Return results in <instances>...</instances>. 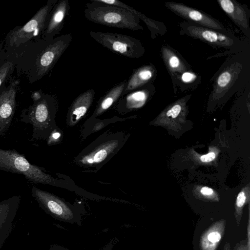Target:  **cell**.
<instances>
[{
    "label": "cell",
    "mask_w": 250,
    "mask_h": 250,
    "mask_svg": "<svg viewBox=\"0 0 250 250\" xmlns=\"http://www.w3.org/2000/svg\"><path fill=\"white\" fill-rule=\"evenodd\" d=\"M20 198L18 196H15L0 203V225L4 223L10 212L17 208Z\"/></svg>",
    "instance_id": "22"
},
{
    "label": "cell",
    "mask_w": 250,
    "mask_h": 250,
    "mask_svg": "<svg viewBox=\"0 0 250 250\" xmlns=\"http://www.w3.org/2000/svg\"><path fill=\"white\" fill-rule=\"evenodd\" d=\"M183 103L184 102H181V100H180V102L176 103L167 111V117L171 116L173 118H176L182 110Z\"/></svg>",
    "instance_id": "25"
},
{
    "label": "cell",
    "mask_w": 250,
    "mask_h": 250,
    "mask_svg": "<svg viewBox=\"0 0 250 250\" xmlns=\"http://www.w3.org/2000/svg\"><path fill=\"white\" fill-rule=\"evenodd\" d=\"M215 157V154L213 152H210L207 155L202 156L200 159L203 162H208L213 160Z\"/></svg>",
    "instance_id": "29"
},
{
    "label": "cell",
    "mask_w": 250,
    "mask_h": 250,
    "mask_svg": "<svg viewBox=\"0 0 250 250\" xmlns=\"http://www.w3.org/2000/svg\"><path fill=\"white\" fill-rule=\"evenodd\" d=\"M197 78V76L194 73L192 70L184 72L174 82L176 84L178 82H182L185 84H189L192 82H194Z\"/></svg>",
    "instance_id": "24"
},
{
    "label": "cell",
    "mask_w": 250,
    "mask_h": 250,
    "mask_svg": "<svg viewBox=\"0 0 250 250\" xmlns=\"http://www.w3.org/2000/svg\"><path fill=\"white\" fill-rule=\"evenodd\" d=\"M49 250H69L66 247L58 245H52Z\"/></svg>",
    "instance_id": "32"
},
{
    "label": "cell",
    "mask_w": 250,
    "mask_h": 250,
    "mask_svg": "<svg viewBox=\"0 0 250 250\" xmlns=\"http://www.w3.org/2000/svg\"><path fill=\"white\" fill-rule=\"evenodd\" d=\"M156 74V69L152 64L144 65L134 70L129 79L127 80L126 86L122 96L153 83Z\"/></svg>",
    "instance_id": "14"
},
{
    "label": "cell",
    "mask_w": 250,
    "mask_h": 250,
    "mask_svg": "<svg viewBox=\"0 0 250 250\" xmlns=\"http://www.w3.org/2000/svg\"><path fill=\"white\" fill-rule=\"evenodd\" d=\"M90 36L104 47L119 55L139 59L145 53L142 42L133 37L111 32L90 31Z\"/></svg>",
    "instance_id": "4"
},
{
    "label": "cell",
    "mask_w": 250,
    "mask_h": 250,
    "mask_svg": "<svg viewBox=\"0 0 250 250\" xmlns=\"http://www.w3.org/2000/svg\"><path fill=\"white\" fill-rule=\"evenodd\" d=\"M122 7L135 14L145 23L150 32L152 39L158 35L163 36L167 32V28L163 22L150 19L126 4H124Z\"/></svg>",
    "instance_id": "20"
},
{
    "label": "cell",
    "mask_w": 250,
    "mask_h": 250,
    "mask_svg": "<svg viewBox=\"0 0 250 250\" xmlns=\"http://www.w3.org/2000/svg\"><path fill=\"white\" fill-rule=\"evenodd\" d=\"M0 170L22 174L34 183L51 184L53 182L50 175L30 164L22 155L13 150L0 148Z\"/></svg>",
    "instance_id": "3"
},
{
    "label": "cell",
    "mask_w": 250,
    "mask_h": 250,
    "mask_svg": "<svg viewBox=\"0 0 250 250\" xmlns=\"http://www.w3.org/2000/svg\"><path fill=\"white\" fill-rule=\"evenodd\" d=\"M242 64L238 62H233L219 72L215 78L213 85L212 94L215 96L223 95L233 85L242 71Z\"/></svg>",
    "instance_id": "12"
},
{
    "label": "cell",
    "mask_w": 250,
    "mask_h": 250,
    "mask_svg": "<svg viewBox=\"0 0 250 250\" xmlns=\"http://www.w3.org/2000/svg\"><path fill=\"white\" fill-rule=\"evenodd\" d=\"M154 91L153 83H149L122 96L118 100L119 105L128 110L140 107L145 104Z\"/></svg>",
    "instance_id": "17"
},
{
    "label": "cell",
    "mask_w": 250,
    "mask_h": 250,
    "mask_svg": "<svg viewBox=\"0 0 250 250\" xmlns=\"http://www.w3.org/2000/svg\"><path fill=\"white\" fill-rule=\"evenodd\" d=\"M33 105L30 106L25 114L21 116V120L32 125L33 127V138H38L48 125L50 121L51 109L55 106V99L48 95L43 94L34 99Z\"/></svg>",
    "instance_id": "8"
},
{
    "label": "cell",
    "mask_w": 250,
    "mask_h": 250,
    "mask_svg": "<svg viewBox=\"0 0 250 250\" xmlns=\"http://www.w3.org/2000/svg\"><path fill=\"white\" fill-rule=\"evenodd\" d=\"M181 34L200 40L217 47L231 49L238 47L239 40L230 33H225L190 22L180 23Z\"/></svg>",
    "instance_id": "6"
},
{
    "label": "cell",
    "mask_w": 250,
    "mask_h": 250,
    "mask_svg": "<svg viewBox=\"0 0 250 250\" xmlns=\"http://www.w3.org/2000/svg\"><path fill=\"white\" fill-rule=\"evenodd\" d=\"M11 67V63L9 62H7L3 64L0 68V86H1L2 82L5 80L6 78L8 72Z\"/></svg>",
    "instance_id": "26"
},
{
    "label": "cell",
    "mask_w": 250,
    "mask_h": 250,
    "mask_svg": "<svg viewBox=\"0 0 250 250\" xmlns=\"http://www.w3.org/2000/svg\"><path fill=\"white\" fill-rule=\"evenodd\" d=\"M223 250H230V245L229 242L225 243Z\"/></svg>",
    "instance_id": "33"
},
{
    "label": "cell",
    "mask_w": 250,
    "mask_h": 250,
    "mask_svg": "<svg viewBox=\"0 0 250 250\" xmlns=\"http://www.w3.org/2000/svg\"><path fill=\"white\" fill-rule=\"evenodd\" d=\"M217 2L230 20L250 38V11L248 7L235 0H217Z\"/></svg>",
    "instance_id": "11"
},
{
    "label": "cell",
    "mask_w": 250,
    "mask_h": 250,
    "mask_svg": "<svg viewBox=\"0 0 250 250\" xmlns=\"http://www.w3.org/2000/svg\"><path fill=\"white\" fill-rule=\"evenodd\" d=\"M127 80L114 85L102 97L96 110V114H100L108 109L122 96L126 86Z\"/></svg>",
    "instance_id": "19"
},
{
    "label": "cell",
    "mask_w": 250,
    "mask_h": 250,
    "mask_svg": "<svg viewBox=\"0 0 250 250\" xmlns=\"http://www.w3.org/2000/svg\"><path fill=\"white\" fill-rule=\"evenodd\" d=\"M60 136V134L58 132H56L53 134L52 137L54 139H58Z\"/></svg>",
    "instance_id": "34"
},
{
    "label": "cell",
    "mask_w": 250,
    "mask_h": 250,
    "mask_svg": "<svg viewBox=\"0 0 250 250\" xmlns=\"http://www.w3.org/2000/svg\"><path fill=\"white\" fill-rule=\"evenodd\" d=\"M118 146L116 141H111L101 146L92 153L83 158L82 162L84 164L98 163L104 161Z\"/></svg>",
    "instance_id": "21"
},
{
    "label": "cell",
    "mask_w": 250,
    "mask_h": 250,
    "mask_svg": "<svg viewBox=\"0 0 250 250\" xmlns=\"http://www.w3.org/2000/svg\"><path fill=\"white\" fill-rule=\"evenodd\" d=\"M164 5L173 13L188 22L223 33H230L219 21L204 12L176 2L167 1Z\"/></svg>",
    "instance_id": "9"
},
{
    "label": "cell",
    "mask_w": 250,
    "mask_h": 250,
    "mask_svg": "<svg viewBox=\"0 0 250 250\" xmlns=\"http://www.w3.org/2000/svg\"><path fill=\"white\" fill-rule=\"evenodd\" d=\"M31 191L32 196L40 207L52 217L63 222L82 226L84 211L80 208L36 187L33 186Z\"/></svg>",
    "instance_id": "2"
},
{
    "label": "cell",
    "mask_w": 250,
    "mask_h": 250,
    "mask_svg": "<svg viewBox=\"0 0 250 250\" xmlns=\"http://www.w3.org/2000/svg\"><path fill=\"white\" fill-rule=\"evenodd\" d=\"M58 0H49L40 8L33 17L22 27L13 31L9 37L12 46L24 43L36 35L42 32L50 13Z\"/></svg>",
    "instance_id": "7"
},
{
    "label": "cell",
    "mask_w": 250,
    "mask_h": 250,
    "mask_svg": "<svg viewBox=\"0 0 250 250\" xmlns=\"http://www.w3.org/2000/svg\"><path fill=\"white\" fill-rule=\"evenodd\" d=\"M226 220L220 219L212 224L201 235L200 250H216L225 231Z\"/></svg>",
    "instance_id": "16"
},
{
    "label": "cell",
    "mask_w": 250,
    "mask_h": 250,
    "mask_svg": "<svg viewBox=\"0 0 250 250\" xmlns=\"http://www.w3.org/2000/svg\"><path fill=\"white\" fill-rule=\"evenodd\" d=\"M116 243V240L113 239L109 242L105 247L103 248L102 250H112V248Z\"/></svg>",
    "instance_id": "31"
},
{
    "label": "cell",
    "mask_w": 250,
    "mask_h": 250,
    "mask_svg": "<svg viewBox=\"0 0 250 250\" xmlns=\"http://www.w3.org/2000/svg\"><path fill=\"white\" fill-rule=\"evenodd\" d=\"M84 15L92 22L109 27L133 31L143 29L139 18L132 12L97 0H90V2L85 4Z\"/></svg>",
    "instance_id": "1"
},
{
    "label": "cell",
    "mask_w": 250,
    "mask_h": 250,
    "mask_svg": "<svg viewBox=\"0 0 250 250\" xmlns=\"http://www.w3.org/2000/svg\"><path fill=\"white\" fill-rule=\"evenodd\" d=\"M71 33L59 36L53 40L45 41L43 47L36 62V75L41 79L54 67L69 46L72 40Z\"/></svg>",
    "instance_id": "5"
},
{
    "label": "cell",
    "mask_w": 250,
    "mask_h": 250,
    "mask_svg": "<svg viewBox=\"0 0 250 250\" xmlns=\"http://www.w3.org/2000/svg\"><path fill=\"white\" fill-rule=\"evenodd\" d=\"M247 196L243 191L240 192L237 197L235 203L234 217L237 226H239L240 224L243 214V208L247 203Z\"/></svg>",
    "instance_id": "23"
},
{
    "label": "cell",
    "mask_w": 250,
    "mask_h": 250,
    "mask_svg": "<svg viewBox=\"0 0 250 250\" xmlns=\"http://www.w3.org/2000/svg\"><path fill=\"white\" fill-rule=\"evenodd\" d=\"M250 209H249V215L248 218V223L247 227V235H246V245L247 250H250Z\"/></svg>",
    "instance_id": "27"
},
{
    "label": "cell",
    "mask_w": 250,
    "mask_h": 250,
    "mask_svg": "<svg viewBox=\"0 0 250 250\" xmlns=\"http://www.w3.org/2000/svg\"><path fill=\"white\" fill-rule=\"evenodd\" d=\"M69 12L68 0H58L51 10L42 32L44 40H53L55 36L60 33Z\"/></svg>",
    "instance_id": "10"
},
{
    "label": "cell",
    "mask_w": 250,
    "mask_h": 250,
    "mask_svg": "<svg viewBox=\"0 0 250 250\" xmlns=\"http://www.w3.org/2000/svg\"><path fill=\"white\" fill-rule=\"evenodd\" d=\"M95 95V90L90 89L81 93L74 100L68 113L69 121L77 122L85 115L93 103Z\"/></svg>",
    "instance_id": "18"
},
{
    "label": "cell",
    "mask_w": 250,
    "mask_h": 250,
    "mask_svg": "<svg viewBox=\"0 0 250 250\" xmlns=\"http://www.w3.org/2000/svg\"><path fill=\"white\" fill-rule=\"evenodd\" d=\"M233 250H247L246 240H241L236 244Z\"/></svg>",
    "instance_id": "28"
},
{
    "label": "cell",
    "mask_w": 250,
    "mask_h": 250,
    "mask_svg": "<svg viewBox=\"0 0 250 250\" xmlns=\"http://www.w3.org/2000/svg\"><path fill=\"white\" fill-rule=\"evenodd\" d=\"M16 90L11 85L0 95V135L9 127L16 108Z\"/></svg>",
    "instance_id": "13"
},
{
    "label": "cell",
    "mask_w": 250,
    "mask_h": 250,
    "mask_svg": "<svg viewBox=\"0 0 250 250\" xmlns=\"http://www.w3.org/2000/svg\"><path fill=\"white\" fill-rule=\"evenodd\" d=\"M201 193L205 196H209L212 194L213 190L207 187H203L200 190Z\"/></svg>",
    "instance_id": "30"
},
{
    "label": "cell",
    "mask_w": 250,
    "mask_h": 250,
    "mask_svg": "<svg viewBox=\"0 0 250 250\" xmlns=\"http://www.w3.org/2000/svg\"><path fill=\"white\" fill-rule=\"evenodd\" d=\"M161 53L173 82L184 72L191 70L181 55L168 45H162Z\"/></svg>",
    "instance_id": "15"
}]
</instances>
